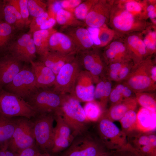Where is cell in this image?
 <instances>
[{
    "label": "cell",
    "mask_w": 156,
    "mask_h": 156,
    "mask_svg": "<svg viewBox=\"0 0 156 156\" xmlns=\"http://www.w3.org/2000/svg\"><path fill=\"white\" fill-rule=\"evenodd\" d=\"M112 152H108L100 156H112Z\"/></svg>",
    "instance_id": "obj_57"
},
{
    "label": "cell",
    "mask_w": 156,
    "mask_h": 156,
    "mask_svg": "<svg viewBox=\"0 0 156 156\" xmlns=\"http://www.w3.org/2000/svg\"><path fill=\"white\" fill-rule=\"evenodd\" d=\"M137 102L135 96L123 99L117 103L113 104L109 109L108 116L115 120H120L128 111L135 109Z\"/></svg>",
    "instance_id": "obj_22"
},
{
    "label": "cell",
    "mask_w": 156,
    "mask_h": 156,
    "mask_svg": "<svg viewBox=\"0 0 156 156\" xmlns=\"http://www.w3.org/2000/svg\"><path fill=\"white\" fill-rule=\"evenodd\" d=\"M107 148L86 131L76 136L60 156H100L109 152Z\"/></svg>",
    "instance_id": "obj_4"
},
{
    "label": "cell",
    "mask_w": 156,
    "mask_h": 156,
    "mask_svg": "<svg viewBox=\"0 0 156 156\" xmlns=\"http://www.w3.org/2000/svg\"><path fill=\"white\" fill-rule=\"evenodd\" d=\"M34 123L25 118L17 119L16 127L9 140L8 149L18 154L23 150L34 145Z\"/></svg>",
    "instance_id": "obj_8"
},
{
    "label": "cell",
    "mask_w": 156,
    "mask_h": 156,
    "mask_svg": "<svg viewBox=\"0 0 156 156\" xmlns=\"http://www.w3.org/2000/svg\"><path fill=\"white\" fill-rule=\"evenodd\" d=\"M136 123L143 130L154 129L156 127V112L142 107L137 113Z\"/></svg>",
    "instance_id": "obj_27"
},
{
    "label": "cell",
    "mask_w": 156,
    "mask_h": 156,
    "mask_svg": "<svg viewBox=\"0 0 156 156\" xmlns=\"http://www.w3.org/2000/svg\"><path fill=\"white\" fill-rule=\"evenodd\" d=\"M3 3L0 1V23L3 22Z\"/></svg>",
    "instance_id": "obj_55"
},
{
    "label": "cell",
    "mask_w": 156,
    "mask_h": 156,
    "mask_svg": "<svg viewBox=\"0 0 156 156\" xmlns=\"http://www.w3.org/2000/svg\"><path fill=\"white\" fill-rule=\"evenodd\" d=\"M17 119L0 114V144L1 148L8 146V142L16 127Z\"/></svg>",
    "instance_id": "obj_25"
},
{
    "label": "cell",
    "mask_w": 156,
    "mask_h": 156,
    "mask_svg": "<svg viewBox=\"0 0 156 156\" xmlns=\"http://www.w3.org/2000/svg\"><path fill=\"white\" fill-rule=\"evenodd\" d=\"M109 99L113 105L119 103L123 99L121 93L114 87L112 88Z\"/></svg>",
    "instance_id": "obj_49"
},
{
    "label": "cell",
    "mask_w": 156,
    "mask_h": 156,
    "mask_svg": "<svg viewBox=\"0 0 156 156\" xmlns=\"http://www.w3.org/2000/svg\"><path fill=\"white\" fill-rule=\"evenodd\" d=\"M99 29V38L100 44L99 49L106 46L116 37L118 36L114 31L107 25L105 24Z\"/></svg>",
    "instance_id": "obj_35"
},
{
    "label": "cell",
    "mask_w": 156,
    "mask_h": 156,
    "mask_svg": "<svg viewBox=\"0 0 156 156\" xmlns=\"http://www.w3.org/2000/svg\"><path fill=\"white\" fill-rule=\"evenodd\" d=\"M141 33L148 55L153 56L156 51V25L153 24L149 25Z\"/></svg>",
    "instance_id": "obj_30"
},
{
    "label": "cell",
    "mask_w": 156,
    "mask_h": 156,
    "mask_svg": "<svg viewBox=\"0 0 156 156\" xmlns=\"http://www.w3.org/2000/svg\"><path fill=\"white\" fill-rule=\"evenodd\" d=\"M28 98V103L37 113L54 114L61 105L62 95L49 88L37 89Z\"/></svg>",
    "instance_id": "obj_6"
},
{
    "label": "cell",
    "mask_w": 156,
    "mask_h": 156,
    "mask_svg": "<svg viewBox=\"0 0 156 156\" xmlns=\"http://www.w3.org/2000/svg\"><path fill=\"white\" fill-rule=\"evenodd\" d=\"M57 31L52 28L45 30H39L33 33V40L36 53L42 56L49 51V41L51 35Z\"/></svg>",
    "instance_id": "obj_23"
},
{
    "label": "cell",
    "mask_w": 156,
    "mask_h": 156,
    "mask_svg": "<svg viewBox=\"0 0 156 156\" xmlns=\"http://www.w3.org/2000/svg\"><path fill=\"white\" fill-rule=\"evenodd\" d=\"M39 156H51L48 153H40Z\"/></svg>",
    "instance_id": "obj_58"
},
{
    "label": "cell",
    "mask_w": 156,
    "mask_h": 156,
    "mask_svg": "<svg viewBox=\"0 0 156 156\" xmlns=\"http://www.w3.org/2000/svg\"><path fill=\"white\" fill-rule=\"evenodd\" d=\"M83 109L88 120L95 121L99 120L102 114V107L95 100L86 102Z\"/></svg>",
    "instance_id": "obj_34"
},
{
    "label": "cell",
    "mask_w": 156,
    "mask_h": 156,
    "mask_svg": "<svg viewBox=\"0 0 156 156\" xmlns=\"http://www.w3.org/2000/svg\"><path fill=\"white\" fill-rule=\"evenodd\" d=\"M4 1L13 6L21 14L26 26L30 22L29 20V14L28 9V0H10Z\"/></svg>",
    "instance_id": "obj_38"
},
{
    "label": "cell",
    "mask_w": 156,
    "mask_h": 156,
    "mask_svg": "<svg viewBox=\"0 0 156 156\" xmlns=\"http://www.w3.org/2000/svg\"><path fill=\"white\" fill-rule=\"evenodd\" d=\"M7 91L23 99L29 98L37 89L31 69L24 66L12 80L4 86Z\"/></svg>",
    "instance_id": "obj_11"
},
{
    "label": "cell",
    "mask_w": 156,
    "mask_h": 156,
    "mask_svg": "<svg viewBox=\"0 0 156 156\" xmlns=\"http://www.w3.org/2000/svg\"><path fill=\"white\" fill-rule=\"evenodd\" d=\"M114 0H98L92 6L84 21L87 27L99 28L108 25Z\"/></svg>",
    "instance_id": "obj_12"
},
{
    "label": "cell",
    "mask_w": 156,
    "mask_h": 156,
    "mask_svg": "<svg viewBox=\"0 0 156 156\" xmlns=\"http://www.w3.org/2000/svg\"><path fill=\"white\" fill-rule=\"evenodd\" d=\"M36 113L23 99L6 91L0 92V114L9 118L19 116L29 119Z\"/></svg>",
    "instance_id": "obj_5"
},
{
    "label": "cell",
    "mask_w": 156,
    "mask_h": 156,
    "mask_svg": "<svg viewBox=\"0 0 156 156\" xmlns=\"http://www.w3.org/2000/svg\"><path fill=\"white\" fill-rule=\"evenodd\" d=\"M60 31L72 40L77 47L79 51L95 47L88 30L85 27L62 26Z\"/></svg>",
    "instance_id": "obj_16"
},
{
    "label": "cell",
    "mask_w": 156,
    "mask_h": 156,
    "mask_svg": "<svg viewBox=\"0 0 156 156\" xmlns=\"http://www.w3.org/2000/svg\"><path fill=\"white\" fill-rule=\"evenodd\" d=\"M98 0H83L74 10L73 14L76 18L79 20L84 21L90 9Z\"/></svg>",
    "instance_id": "obj_37"
},
{
    "label": "cell",
    "mask_w": 156,
    "mask_h": 156,
    "mask_svg": "<svg viewBox=\"0 0 156 156\" xmlns=\"http://www.w3.org/2000/svg\"><path fill=\"white\" fill-rule=\"evenodd\" d=\"M134 64L132 61L122 68L119 71L117 82L124 81L129 75Z\"/></svg>",
    "instance_id": "obj_46"
},
{
    "label": "cell",
    "mask_w": 156,
    "mask_h": 156,
    "mask_svg": "<svg viewBox=\"0 0 156 156\" xmlns=\"http://www.w3.org/2000/svg\"><path fill=\"white\" fill-rule=\"evenodd\" d=\"M30 63L31 68L35 77L37 89L47 88L53 87L56 76L51 70L40 61H33Z\"/></svg>",
    "instance_id": "obj_19"
},
{
    "label": "cell",
    "mask_w": 156,
    "mask_h": 156,
    "mask_svg": "<svg viewBox=\"0 0 156 156\" xmlns=\"http://www.w3.org/2000/svg\"><path fill=\"white\" fill-rule=\"evenodd\" d=\"M55 119L52 113L40 114L34 123L33 132L38 146L45 153L51 152L53 145Z\"/></svg>",
    "instance_id": "obj_7"
},
{
    "label": "cell",
    "mask_w": 156,
    "mask_h": 156,
    "mask_svg": "<svg viewBox=\"0 0 156 156\" xmlns=\"http://www.w3.org/2000/svg\"><path fill=\"white\" fill-rule=\"evenodd\" d=\"M156 63L153 56L146 59L133 66L129 75L124 82L134 92H150L155 91L156 83L151 77V70Z\"/></svg>",
    "instance_id": "obj_3"
},
{
    "label": "cell",
    "mask_w": 156,
    "mask_h": 156,
    "mask_svg": "<svg viewBox=\"0 0 156 156\" xmlns=\"http://www.w3.org/2000/svg\"><path fill=\"white\" fill-rule=\"evenodd\" d=\"M36 49L33 38L28 42L25 50L18 60L20 62H30L36 57Z\"/></svg>",
    "instance_id": "obj_39"
},
{
    "label": "cell",
    "mask_w": 156,
    "mask_h": 156,
    "mask_svg": "<svg viewBox=\"0 0 156 156\" xmlns=\"http://www.w3.org/2000/svg\"><path fill=\"white\" fill-rule=\"evenodd\" d=\"M13 27L5 22L0 23V47L5 46L10 40L13 32Z\"/></svg>",
    "instance_id": "obj_40"
},
{
    "label": "cell",
    "mask_w": 156,
    "mask_h": 156,
    "mask_svg": "<svg viewBox=\"0 0 156 156\" xmlns=\"http://www.w3.org/2000/svg\"><path fill=\"white\" fill-rule=\"evenodd\" d=\"M105 79V75L96 83L94 93V100L99 101L102 107L105 106L112 89L111 82Z\"/></svg>",
    "instance_id": "obj_28"
},
{
    "label": "cell",
    "mask_w": 156,
    "mask_h": 156,
    "mask_svg": "<svg viewBox=\"0 0 156 156\" xmlns=\"http://www.w3.org/2000/svg\"><path fill=\"white\" fill-rule=\"evenodd\" d=\"M124 84V87L122 94L123 99L134 97L133 96V94H135L134 92L127 85Z\"/></svg>",
    "instance_id": "obj_52"
},
{
    "label": "cell",
    "mask_w": 156,
    "mask_h": 156,
    "mask_svg": "<svg viewBox=\"0 0 156 156\" xmlns=\"http://www.w3.org/2000/svg\"><path fill=\"white\" fill-rule=\"evenodd\" d=\"M115 2L138 19L147 20L148 18V0H117Z\"/></svg>",
    "instance_id": "obj_21"
},
{
    "label": "cell",
    "mask_w": 156,
    "mask_h": 156,
    "mask_svg": "<svg viewBox=\"0 0 156 156\" xmlns=\"http://www.w3.org/2000/svg\"></svg>",
    "instance_id": "obj_59"
},
{
    "label": "cell",
    "mask_w": 156,
    "mask_h": 156,
    "mask_svg": "<svg viewBox=\"0 0 156 156\" xmlns=\"http://www.w3.org/2000/svg\"><path fill=\"white\" fill-rule=\"evenodd\" d=\"M21 62L12 55L0 59V87L10 83L22 69Z\"/></svg>",
    "instance_id": "obj_17"
},
{
    "label": "cell",
    "mask_w": 156,
    "mask_h": 156,
    "mask_svg": "<svg viewBox=\"0 0 156 156\" xmlns=\"http://www.w3.org/2000/svg\"><path fill=\"white\" fill-rule=\"evenodd\" d=\"M151 23L138 19L117 3L115 0L112 8L109 26L113 30L118 36L122 37L134 32H142Z\"/></svg>",
    "instance_id": "obj_1"
},
{
    "label": "cell",
    "mask_w": 156,
    "mask_h": 156,
    "mask_svg": "<svg viewBox=\"0 0 156 156\" xmlns=\"http://www.w3.org/2000/svg\"><path fill=\"white\" fill-rule=\"evenodd\" d=\"M3 19L5 22L18 30L26 26L21 14L12 6L4 1Z\"/></svg>",
    "instance_id": "obj_26"
},
{
    "label": "cell",
    "mask_w": 156,
    "mask_h": 156,
    "mask_svg": "<svg viewBox=\"0 0 156 156\" xmlns=\"http://www.w3.org/2000/svg\"><path fill=\"white\" fill-rule=\"evenodd\" d=\"M134 94L137 103L142 107L156 112V99L154 94L147 92H136Z\"/></svg>",
    "instance_id": "obj_32"
},
{
    "label": "cell",
    "mask_w": 156,
    "mask_h": 156,
    "mask_svg": "<svg viewBox=\"0 0 156 156\" xmlns=\"http://www.w3.org/2000/svg\"><path fill=\"white\" fill-rule=\"evenodd\" d=\"M105 54L112 63L132 60L123 37H116L105 47Z\"/></svg>",
    "instance_id": "obj_18"
},
{
    "label": "cell",
    "mask_w": 156,
    "mask_h": 156,
    "mask_svg": "<svg viewBox=\"0 0 156 156\" xmlns=\"http://www.w3.org/2000/svg\"><path fill=\"white\" fill-rule=\"evenodd\" d=\"M112 156H142L133 146L124 145L113 151Z\"/></svg>",
    "instance_id": "obj_42"
},
{
    "label": "cell",
    "mask_w": 156,
    "mask_h": 156,
    "mask_svg": "<svg viewBox=\"0 0 156 156\" xmlns=\"http://www.w3.org/2000/svg\"><path fill=\"white\" fill-rule=\"evenodd\" d=\"M40 153L34 145L22 151L18 154V156H39Z\"/></svg>",
    "instance_id": "obj_48"
},
{
    "label": "cell",
    "mask_w": 156,
    "mask_h": 156,
    "mask_svg": "<svg viewBox=\"0 0 156 156\" xmlns=\"http://www.w3.org/2000/svg\"><path fill=\"white\" fill-rule=\"evenodd\" d=\"M56 23L55 19L49 18L46 20L40 26L39 30H45L52 28Z\"/></svg>",
    "instance_id": "obj_50"
},
{
    "label": "cell",
    "mask_w": 156,
    "mask_h": 156,
    "mask_svg": "<svg viewBox=\"0 0 156 156\" xmlns=\"http://www.w3.org/2000/svg\"><path fill=\"white\" fill-rule=\"evenodd\" d=\"M88 30L95 47L99 49L100 42L99 38V28L87 27Z\"/></svg>",
    "instance_id": "obj_47"
},
{
    "label": "cell",
    "mask_w": 156,
    "mask_h": 156,
    "mask_svg": "<svg viewBox=\"0 0 156 156\" xmlns=\"http://www.w3.org/2000/svg\"><path fill=\"white\" fill-rule=\"evenodd\" d=\"M31 38L29 33L24 34L20 36L9 47V51L11 55L18 60Z\"/></svg>",
    "instance_id": "obj_33"
},
{
    "label": "cell",
    "mask_w": 156,
    "mask_h": 156,
    "mask_svg": "<svg viewBox=\"0 0 156 156\" xmlns=\"http://www.w3.org/2000/svg\"><path fill=\"white\" fill-rule=\"evenodd\" d=\"M47 12L49 18L56 20V14L58 11L62 9L61 5V0H48L47 3Z\"/></svg>",
    "instance_id": "obj_44"
},
{
    "label": "cell",
    "mask_w": 156,
    "mask_h": 156,
    "mask_svg": "<svg viewBox=\"0 0 156 156\" xmlns=\"http://www.w3.org/2000/svg\"><path fill=\"white\" fill-rule=\"evenodd\" d=\"M150 144L154 147H156V136L153 134L149 135Z\"/></svg>",
    "instance_id": "obj_54"
},
{
    "label": "cell",
    "mask_w": 156,
    "mask_h": 156,
    "mask_svg": "<svg viewBox=\"0 0 156 156\" xmlns=\"http://www.w3.org/2000/svg\"><path fill=\"white\" fill-rule=\"evenodd\" d=\"M99 50L94 47L79 51L75 55L81 67L89 73L95 83L104 76L106 66Z\"/></svg>",
    "instance_id": "obj_10"
},
{
    "label": "cell",
    "mask_w": 156,
    "mask_h": 156,
    "mask_svg": "<svg viewBox=\"0 0 156 156\" xmlns=\"http://www.w3.org/2000/svg\"><path fill=\"white\" fill-rule=\"evenodd\" d=\"M81 67L75 58L65 64L56 75L53 89L61 95L73 94L75 83Z\"/></svg>",
    "instance_id": "obj_9"
},
{
    "label": "cell",
    "mask_w": 156,
    "mask_h": 156,
    "mask_svg": "<svg viewBox=\"0 0 156 156\" xmlns=\"http://www.w3.org/2000/svg\"><path fill=\"white\" fill-rule=\"evenodd\" d=\"M18 154L12 152L8 149L5 151V156H18Z\"/></svg>",
    "instance_id": "obj_56"
},
{
    "label": "cell",
    "mask_w": 156,
    "mask_h": 156,
    "mask_svg": "<svg viewBox=\"0 0 156 156\" xmlns=\"http://www.w3.org/2000/svg\"><path fill=\"white\" fill-rule=\"evenodd\" d=\"M123 38L134 65L139 63L149 57L141 32L131 33Z\"/></svg>",
    "instance_id": "obj_14"
},
{
    "label": "cell",
    "mask_w": 156,
    "mask_h": 156,
    "mask_svg": "<svg viewBox=\"0 0 156 156\" xmlns=\"http://www.w3.org/2000/svg\"><path fill=\"white\" fill-rule=\"evenodd\" d=\"M98 128L104 141L107 139L115 138L120 133L117 126L103 114L99 120Z\"/></svg>",
    "instance_id": "obj_24"
},
{
    "label": "cell",
    "mask_w": 156,
    "mask_h": 156,
    "mask_svg": "<svg viewBox=\"0 0 156 156\" xmlns=\"http://www.w3.org/2000/svg\"><path fill=\"white\" fill-rule=\"evenodd\" d=\"M49 51L66 55H76L78 52L77 47L67 35L60 31L53 34L49 41Z\"/></svg>",
    "instance_id": "obj_15"
},
{
    "label": "cell",
    "mask_w": 156,
    "mask_h": 156,
    "mask_svg": "<svg viewBox=\"0 0 156 156\" xmlns=\"http://www.w3.org/2000/svg\"><path fill=\"white\" fill-rule=\"evenodd\" d=\"M62 95L61 105L54 114L61 116L77 136L86 132L88 120L80 102L70 94Z\"/></svg>",
    "instance_id": "obj_2"
},
{
    "label": "cell",
    "mask_w": 156,
    "mask_h": 156,
    "mask_svg": "<svg viewBox=\"0 0 156 156\" xmlns=\"http://www.w3.org/2000/svg\"><path fill=\"white\" fill-rule=\"evenodd\" d=\"M89 73L81 70L77 78L72 96L79 102H88L94 100L95 86Z\"/></svg>",
    "instance_id": "obj_13"
},
{
    "label": "cell",
    "mask_w": 156,
    "mask_h": 156,
    "mask_svg": "<svg viewBox=\"0 0 156 156\" xmlns=\"http://www.w3.org/2000/svg\"><path fill=\"white\" fill-rule=\"evenodd\" d=\"M75 55H66L49 51L41 56L40 61L56 75L66 64L73 60Z\"/></svg>",
    "instance_id": "obj_20"
},
{
    "label": "cell",
    "mask_w": 156,
    "mask_h": 156,
    "mask_svg": "<svg viewBox=\"0 0 156 156\" xmlns=\"http://www.w3.org/2000/svg\"><path fill=\"white\" fill-rule=\"evenodd\" d=\"M56 22L62 26L73 27L86 26L84 22L77 19L74 14L63 9L59 10L56 17Z\"/></svg>",
    "instance_id": "obj_29"
},
{
    "label": "cell",
    "mask_w": 156,
    "mask_h": 156,
    "mask_svg": "<svg viewBox=\"0 0 156 156\" xmlns=\"http://www.w3.org/2000/svg\"><path fill=\"white\" fill-rule=\"evenodd\" d=\"M27 6L29 15L34 18L38 17L47 12V4L40 0H28Z\"/></svg>",
    "instance_id": "obj_36"
},
{
    "label": "cell",
    "mask_w": 156,
    "mask_h": 156,
    "mask_svg": "<svg viewBox=\"0 0 156 156\" xmlns=\"http://www.w3.org/2000/svg\"><path fill=\"white\" fill-rule=\"evenodd\" d=\"M49 18L47 11L38 17L34 18L29 24L30 34L39 30L40 27L47 19Z\"/></svg>",
    "instance_id": "obj_43"
},
{
    "label": "cell",
    "mask_w": 156,
    "mask_h": 156,
    "mask_svg": "<svg viewBox=\"0 0 156 156\" xmlns=\"http://www.w3.org/2000/svg\"><path fill=\"white\" fill-rule=\"evenodd\" d=\"M137 113L135 109L128 111L120 120L122 128L125 130L129 129L136 123Z\"/></svg>",
    "instance_id": "obj_41"
},
{
    "label": "cell",
    "mask_w": 156,
    "mask_h": 156,
    "mask_svg": "<svg viewBox=\"0 0 156 156\" xmlns=\"http://www.w3.org/2000/svg\"><path fill=\"white\" fill-rule=\"evenodd\" d=\"M54 115L56 125L54 127V137L68 138L77 136L61 116L58 114Z\"/></svg>",
    "instance_id": "obj_31"
},
{
    "label": "cell",
    "mask_w": 156,
    "mask_h": 156,
    "mask_svg": "<svg viewBox=\"0 0 156 156\" xmlns=\"http://www.w3.org/2000/svg\"><path fill=\"white\" fill-rule=\"evenodd\" d=\"M138 146L134 148L136 150L143 146L151 144L149 135H143L141 136L138 139Z\"/></svg>",
    "instance_id": "obj_51"
},
{
    "label": "cell",
    "mask_w": 156,
    "mask_h": 156,
    "mask_svg": "<svg viewBox=\"0 0 156 156\" xmlns=\"http://www.w3.org/2000/svg\"><path fill=\"white\" fill-rule=\"evenodd\" d=\"M83 0H62L61 3L62 9L73 13L75 8Z\"/></svg>",
    "instance_id": "obj_45"
},
{
    "label": "cell",
    "mask_w": 156,
    "mask_h": 156,
    "mask_svg": "<svg viewBox=\"0 0 156 156\" xmlns=\"http://www.w3.org/2000/svg\"><path fill=\"white\" fill-rule=\"evenodd\" d=\"M151 77L152 80L154 82H156V63L152 66L151 70Z\"/></svg>",
    "instance_id": "obj_53"
}]
</instances>
